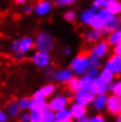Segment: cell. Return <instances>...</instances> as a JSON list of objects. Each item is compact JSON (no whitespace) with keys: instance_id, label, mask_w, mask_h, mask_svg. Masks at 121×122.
<instances>
[{"instance_id":"f1b7e54d","label":"cell","mask_w":121,"mask_h":122,"mask_svg":"<svg viewBox=\"0 0 121 122\" xmlns=\"http://www.w3.org/2000/svg\"><path fill=\"white\" fill-rule=\"evenodd\" d=\"M7 112H8V114H11V115H18L19 114V112H20V107L18 106V102H10L8 105H7Z\"/></svg>"},{"instance_id":"74e56055","label":"cell","mask_w":121,"mask_h":122,"mask_svg":"<svg viewBox=\"0 0 121 122\" xmlns=\"http://www.w3.org/2000/svg\"><path fill=\"white\" fill-rule=\"evenodd\" d=\"M114 54H118V55L121 54V42H119V44H116L114 46Z\"/></svg>"},{"instance_id":"44dd1931","label":"cell","mask_w":121,"mask_h":122,"mask_svg":"<svg viewBox=\"0 0 121 122\" xmlns=\"http://www.w3.org/2000/svg\"><path fill=\"white\" fill-rule=\"evenodd\" d=\"M93 82V79L89 77L88 75H84L81 79H79V86H80V91H89Z\"/></svg>"},{"instance_id":"e575fe53","label":"cell","mask_w":121,"mask_h":122,"mask_svg":"<svg viewBox=\"0 0 121 122\" xmlns=\"http://www.w3.org/2000/svg\"><path fill=\"white\" fill-rule=\"evenodd\" d=\"M86 75H88L89 77H92V79H95V77L99 76V69H98V68H91V69H87V74H86Z\"/></svg>"},{"instance_id":"e0dca14e","label":"cell","mask_w":121,"mask_h":122,"mask_svg":"<svg viewBox=\"0 0 121 122\" xmlns=\"http://www.w3.org/2000/svg\"><path fill=\"white\" fill-rule=\"evenodd\" d=\"M89 26H91L93 30H101L105 28V26H106V22L99 16V15L95 13V15L92 18L91 22H89Z\"/></svg>"},{"instance_id":"603a6c76","label":"cell","mask_w":121,"mask_h":122,"mask_svg":"<svg viewBox=\"0 0 121 122\" xmlns=\"http://www.w3.org/2000/svg\"><path fill=\"white\" fill-rule=\"evenodd\" d=\"M40 113H41V121L42 122H53L55 120L54 114H53V110L49 109L48 105H47V107H46L42 112H40Z\"/></svg>"},{"instance_id":"7402d4cb","label":"cell","mask_w":121,"mask_h":122,"mask_svg":"<svg viewBox=\"0 0 121 122\" xmlns=\"http://www.w3.org/2000/svg\"><path fill=\"white\" fill-rule=\"evenodd\" d=\"M102 33L100 30H93L91 32H87L85 34V41L87 42H94V41H98L100 38H101Z\"/></svg>"},{"instance_id":"60d3db41","label":"cell","mask_w":121,"mask_h":122,"mask_svg":"<svg viewBox=\"0 0 121 122\" xmlns=\"http://www.w3.org/2000/svg\"><path fill=\"white\" fill-rule=\"evenodd\" d=\"M32 10H33V7H32V6H27V7H25V8H24V12H25L26 14H28V13L32 12Z\"/></svg>"},{"instance_id":"d4e9b609","label":"cell","mask_w":121,"mask_h":122,"mask_svg":"<svg viewBox=\"0 0 121 122\" xmlns=\"http://www.w3.org/2000/svg\"><path fill=\"white\" fill-rule=\"evenodd\" d=\"M67 88H68V91L72 92V93H76V92L80 91V86H79V79L78 77H74V76H72L67 82Z\"/></svg>"},{"instance_id":"9a60e30c","label":"cell","mask_w":121,"mask_h":122,"mask_svg":"<svg viewBox=\"0 0 121 122\" xmlns=\"http://www.w3.org/2000/svg\"><path fill=\"white\" fill-rule=\"evenodd\" d=\"M107 11L112 14L116 15L121 12V4L119 0H107V4L105 6Z\"/></svg>"},{"instance_id":"7a4b0ae2","label":"cell","mask_w":121,"mask_h":122,"mask_svg":"<svg viewBox=\"0 0 121 122\" xmlns=\"http://www.w3.org/2000/svg\"><path fill=\"white\" fill-rule=\"evenodd\" d=\"M88 69V52L84 51L75 56L71 63V71L78 75H84Z\"/></svg>"},{"instance_id":"b9f144b4","label":"cell","mask_w":121,"mask_h":122,"mask_svg":"<svg viewBox=\"0 0 121 122\" xmlns=\"http://www.w3.org/2000/svg\"><path fill=\"white\" fill-rule=\"evenodd\" d=\"M69 52H71V51H69V47H65V49H63V54H65V55H68Z\"/></svg>"},{"instance_id":"4fadbf2b","label":"cell","mask_w":121,"mask_h":122,"mask_svg":"<svg viewBox=\"0 0 121 122\" xmlns=\"http://www.w3.org/2000/svg\"><path fill=\"white\" fill-rule=\"evenodd\" d=\"M72 71L71 69H61L59 72H53L52 77L60 81V82H67L71 77H72Z\"/></svg>"},{"instance_id":"d590c367","label":"cell","mask_w":121,"mask_h":122,"mask_svg":"<svg viewBox=\"0 0 121 122\" xmlns=\"http://www.w3.org/2000/svg\"><path fill=\"white\" fill-rule=\"evenodd\" d=\"M75 0H57L55 1V5L58 6H68V5H72Z\"/></svg>"},{"instance_id":"ba28073f","label":"cell","mask_w":121,"mask_h":122,"mask_svg":"<svg viewBox=\"0 0 121 122\" xmlns=\"http://www.w3.org/2000/svg\"><path fill=\"white\" fill-rule=\"evenodd\" d=\"M94 94H92L89 91H79L75 93V100L76 103L82 105V106H87L88 103H91L94 99Z\"/></svg>"},{"instance_id":"d6986e66","label":"cell","mask_w":121,"mask_h":122,"mask_svg":"<svg viewBox=\"0 0 121 122\" xmlns=\"http://www.w3.org/2000/svg\"><path fill=\"white\" fill-rule=\"evenodd\" d=\"M107 96L105 93H102V94H98L96 95V97H94L93 99V105H94V108H96V109H102L104 107L106 106V101H107Z\"/></svg>"},{"instance_id":"4316f807","label":"cell","mask_w":121,"mask_h":122,"mask_svg":"<svg viewBox=\"0 0 121 122\" xmlns=\"http://www.w3.org/2000/svg\"><path fill=\"white\" fill-rule=\"evenodd\" d=\"M99 77L101 79V81H104L105 83H110L112 81H113V79H114V74L110 72V71H108V69H104L101 73H99Z\"/></svg>"},{"instance_id":"7bdbcfd3","label":"cell","mask_w":121,"mask_h":122,"mask_svg":"<svg viewBox=\"0 0 121 122\" xmlns=\"http://www.w3.org/2000/svg\"><path fill=\"white\" fill-rule=\"evenodd\" d=\"M79 122H88V119L85 117V116H82L81 119H79Z\"/></svg>"},{"instance_id":"ac0fdd59","label":"cell","mask_w":121,"mask_h":122,"mask_svg":"<svg viewBox=\"0 0 121 122\" xmlns=\"http://www.w3.org/2000/svg\"><path fill=\"white\" fill-rule=\"evenodd\" d=\"M119 27H120V19L115 16L112 21H109L108 24H106L105 28L101 30V33L102 34H107V33H110V32H114V30H119Z\"/></svg>"},{"instance_id":"2e32d148","label":"cell","mask_w":121,"mask_h":122,"mask_svg":"<svg viewBox=\"0 0 121 122\" xmlns=\"http://www.w3.org/2000/svg\"><path fill=\"white\" fill-rule=\"evenodd\" d=\"M46 107H47V103L45 99H33L31 100L28 108H31L32 112H42Z\"/></svg>"},{"instance_id":"4dcf8cb0","label":"cell","mask_w":121,"mask_h":122,"mask_svg":"<svg viewBox=\"0 0 121 122\" xmlns=\"http://www.w3.org/2000/svg\"><path fill=\"white\" fill-rule=\"evenodd\" d=\"M99 66H100L99 58H96L94 55H88V67H91V68H99Z\"/></svg>"},{"instance_id":"ab89813d","label":"cell","mask_w":121,"mask_h":122,"mask_svg":"<svg viewBox=\"0 0 121 122\" xmlns=\"http://www.w3.org/2000/svg\"><path fill=\"white\" fill-rule=\"evenodd\" d=\"M6 121H7V116L2 112H0V122H6Z\"/></svg>"},{"instance_id":"bcb514c9","label":"cell","mask_w":121,"mask_h":122,"mask_svg":"<svg viewBox=\"0 0 121 122\" xmlns=\"http://www.w3.org/2000/svg\"><path fill=\"white\" fill-rule=\"evenodd\" d=\"M53 122H59V121H57V120H54V121H53Z\"/></svg>"},{"instance_id":"f6af8a7d","label":"cell","mask_w":121,"mask_h":122,"mask_svg":"<svg viewBox=\"0 0 121 122\" xmlns=\"http://www.w3.org/2000/svg\"><path fill=\"white\" fill-rule=\"evenodd\" d=\"M118 122H121V119H120V115L118 116Z\"/></svg>"},{"instance_id":"7dc6e473","label":"cell","mask_w":121,"mask_h":122,"mask_svg":"<svg viewBox=\"0 0 121 122\" xmlns=\"http://www.w3.org/2000/svg\"><path fill=\"white\" fill-rule=\"evenodd\" d=\"M66 122H72V121H71V120H69V121H66Z\"/></svg>"},{"instance_id":"30bf717a","label":"cell","mask_w":121,"mask_h":122,"mask_svg":"<svg viewBox=\"0 0 121 122\" xmlns=\"http://www.w3.org/2000/svg\"><path fill=\"white\" fill-rule=\"evenodd\" d=\"M53 4L49 0H40L35 6V12L39 15H46L52 11Z\"/></svg>"},{"instance_id":"8992f818","label":"cell","mask_w":121,"mask_h":122,"mask_svg":"<svg viewBox=\"0 0 121 122\" xmlns=\"http://www.w3.org/2000/svg\"><path fill=\"white\" fill-rule=\"evenodd\" d=\"M109 88H110V83H105L98 76V77L93 79V82H92V86H91V88H89V92H91L92 94H94V95H98V94L105 93Z\"/></svg>"},{"instance_id":"8d00e7d4","label":"cell","mask_w":121,"mask_h":122,"mask_svg":"<svg viewBox=\"0 0 121 122\" xmlns=\"http://www.w3.org/2000/svg\"><path fill=\"white\" fill-rule=\"evenodd\" d=\"M88 122H105V120H104V117L101 115H98V116H94V117L89 119Z\"/></svg>"},{"instance_id":"8fae6325","label":"cell","mask_w":121,"mask_h":122,"mask_svg":"<svg viewBox=\"0 0 121 122\" xmlns=\"http://www.w3.org/2000/svg\"><path fill=\"white\" fill-rule=\"evenodd\" d=\"M67 102H68V100H67L65 96H57V97H54V99L51 101V103L48 105V107H49L51 110L58 112V110L63 109L65 107L67 106Z\"/></svg>"},{"instance_id":"7c38bea8","label":"cell","mask_w":121,"mask_h":122,"mask_svg":"<svg viewBox=\"0 0 121 122\" xmlns=\"http://www.w3.org/2000/svg\"><path fill=\"white\" fill-rule=\"evenodd\" d=\"M55 91V86L54 85H46L44 86L42 88H40L38 92H35L34 93V95H33V99H45L47 96H49L51 94H53Z\"/></svg>"},{"instance_id":"6da1fadb","label":"cell","mask_w":121,"mask_h":122,"mask_svg":"<svg viewBox=\"0 0 121 122\" xmlns=\"http://www.w3.org/2000/svg\"><path fill=\"white\" fill-rule=\"evenodd\" d=\"M33 46H34V41L30 36H24L14 41L11 46V51L14 54V59H22L24 55L33 48Z\"/></svg>"},{"instance_id":"d6a6232c","label":"cell","mask_w":121,"mask_h":122,"mask_svg":"<svg viewBox=\"0 0 121 122\" xmlns=\"http://www.w3.org/2000/svg\"><path fill=\"white\" fill-rule=\"evenodd\" d=\"M30 102H31V99L24 97V99H21V100L18 102V106L20 107V109H21V108L25 109V108H28V107H30Z\"/></svg>"},{"instance_id":"484cf974","label":"cell","mask_w":121,"mask_h":122,"mask_svg":"<svg viewBox=\"0 0 121 122\" xmlns=\"http://www.w3.org/2000/svg\"><path fill=\"white\" fill-rule=\"evenodd\" d=\"M96 14L99 15V16H100V18H101V19H102V20L106 22V24H108L109 21H112V20L115 18V15L112 14V13H109L106 8H101V10H99Z\"/></svg>"},{"instance_id":"836d02e7","label":"cell","mask_w":121,"mask_h":122,"mask_svg":"<svg viewBox=\"0 0 121 122\" xmlns=\"http://www.w3.org/2000/svg\"><path fill=\"white\" fill-rule=\"evenodd\" d=\"M65 19H66L67 21H69V22L75 21V19H76L75 12H73V11H68V12H66V13H65Z\"/></svg>"},{"instance_id":"ee69618b","label":"cell","mask_w":121,"mask_h":122,"mask_svg":"<svg viewBox=\"0 0 121 122\" xmlns=\"http://www.w3.org/2000/svg\"><path fill=\"white\" fill-rule=\"evenodd\" d=\"M26 1H27V0H15L16 4H25Z\"/></svg>"},{"instance_id":"277c9868","label":"cell","mask_w":121,"mask_h":122,"mask_svg":"<svg viewBox=\"0 0 121 122\" xmlns=\"http://www.w3.org/2000/svg\"><path fill=\"white\" fill-rule=\"evenodd\" d=\"M107 105V109L110 114L113 115H120L121 112V101L119 96H115V95H112L109 97H107L106 101Z\"/></svg>"},{"instance_id":"f546056e","label":"cell","mask_w":121,"mask_h":122,"mask_svg":"<svg viewBox=\"0 0 121 122\" xmlns=\"http://www.w3.org/2000/svg\"><path fill=\"white\" fill-rule=\"evenodd\" d=\"M106 4H107V0H94L93 4H92V10L94 12H98L99 10L105 8Z\"/></svg>"},{"instance_id":"cb8c5ba5","label":"cell","mask_w":121,"mask_h":122,"mask_svg":"<svg viewBox=\"0 0 121 122\" xmlns=\"http://www.w3.org/2000/svg\"><path fill=\"white\" fill-rule=\"evenodd\" d=\"M107 41H108L109 45H113V46H115L116 44L121 42V32L119 30H114V32H110Z\"/></svg>"},{"instance_id":"1f68e13d","label":"cell","mask_w":121,"mask_h":122,"mask_svg":"<svg viewBox=\"0 0 121 122\" xmlns=\"http://www.w3.org/2000/svg\"><path fill=\"white\" fill-rule=\"evenodd\" d=\"M110 88H112V92H113V95L120 97L121 96V82L120 81H116L115 83H113L110 86Z\"/></svg>"},{"instance_id":"83f0119b","label":"cell","mask_w":121,"mask_h":122,"mask_svg":"<svg viewBox=\"0 0 121 122\" xmlns=\"http://www.w3.org/2000/svg\"><path fill=\"white\" fill-rule=\"evenodd\" d=\"M96 12H94L93 10H86V11H84V13L81 14V21L84 22V24H86V25H89V22H91L92 18L95 15Z\"/></svg>"},{"instance_id":"52a82bcc","label":"cell","mask_w":121,"mask_h":122,"mask_svg":"<svg viewBox=\"0 0 121 122\" xmlns=\"http://www.w3.org/2000/svg\"><path fill=\"white\" fill-rule=\"evenodd\" d=\"M32 61L38 66V67H41V68H45L49 65V54L47 52H41V51H38L33 56H32Z\"/></svg>"},{"instance_id":"9c48e42d","label":"cell","mask_w":121,"mask_h":122,"mask_svg":"<svg viewBox=\"0 0 121 122\" xmlns=\"http://www.w3.org/2000/svg\"><path fill=\"white\" fill-rule=\"evenodd\" d=\"M108 53V44L107 41H100L91 49V55H94L96 58H104Z\"/></svg>"},{"instance_id":"5bb4252c","label":"cell","mask_w":121,"mask_h":122,"mask_svg":"<svg viewBox=\"0 0 121 122\" xmlns=\"http://www.w3.org/2000/svg\"><path fill=\"white\" fill-rule=\"evenodd\" d=\"M86 112H87L86 107L82 106V105H79V103H74L72 106V108H71V115H72V117H74L76 120H79L82 116H85Z\"/></svg>"},{"instance_id":"3957f363","label":"cell","mask_w":121,"mask_h":122,"mask_svg":"<svg viewBox=\"0 0 121 122\" xmlns=\"http://www.w3.org/2000/svg\"><path fill=\"white\" fill-rule=\"evenodd\" d=\"M54 45V41H53V38L46 33V32H41L37 35V39H35V46L38 48V51H41V52H49L52 51Z\"/></svg>"},{"instance_id":"5b68a950","label":"cell","mask_w":121,"mask_h":122,"mask_svg":"<svg viewBox=\"0 0 121 122\" xmlns=\"http://www.w3.org/2000/svg\"><path fill=\"white\" fill-rule=\"evenodd\" d=\"M105 68L110 71L114 75H119L121 72V56L118 54H114L113 56L109 58V60L106 62V66Z\"/></svg>"},{"instance_id":"f35d334b","label":"cell","mask_w":121,"mask_h":122,"mask_svg":"<svg viewBox=\"0 0 121 122\" xmlns=\"http://www.w3.org/2000/svg\"><path fill=\"white\" fill-rule=\"evenodd\" d=\"M20 121L21 122H28L30 121V114H22L20 116Z\"/></svg>"},{"instance_id":"ffe728a7","label":"cell","mask_w":121,"mask_h":122,"mask_svg":"<svg viewBox=\"0 0 121 122\" xmlns=\"http://www.w3.org/2000/svg\"><path fill=\"white\" fill-rule=\"evenodd\" d=\"M54 117H55V120L59 122H66V121H69L71 120V117H72V115H71V112L69 110H67V109H60V110H58L57 112V114L54 115Z\"/></svg>"}]
</instances>
